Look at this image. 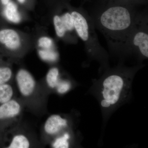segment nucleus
Here are the masks:
<instances>
[{"mask_svg": "<svg viewBox=\"0 0 148 148\" xmlns=\"http://www.w3.org/2000/svg\"><path fill=\"white\" fill-rule=\"evenodd\" d=\"M101 24L111 32L126 30L131 24L130 14L127 9L121 6L112 7L105 11L101 17Z\"/></svg>", "mask_w": 148, "mask_h": 148, "instance_id": "nucleus-1", "label": "nucleus"}, {"mask_svg": "<svg viewBox=\"0 0 148 148\" xmlns=\"http://www.w3.org/2000/svg\"><path fill=\"white\" fill-rule=\"evenodd\" d=\"M125 86L124 79L119 75H111L106 78L102 85V107L108 108L118 103L125 90Z\"/></svg>", "mask_w": 148, "mask_h": 148, "instance_id": "nucleus-2", "label": "nucleus"}, {"mask_svg": "<svg viewBox=\"0 0 148 148\" xmlns=\"http://www.w3.org/2000/svg\"><path fill=\"white\" fill-rule=\"evenodd\" d=\"M22 110L21 103L14 98L0 106V143L8 127L21 115Z\"/></svg>", "mask_w": 148, "mask_h": 148, "instance_id": "nucleus-3", "label": "nucleus"}, {"mask_svg": "<svg viewBox=\"0 0 148 148\" xmlns=\"http://www.w3.org/2000/svg\"><path fill=\"white\" fill-rule=\"evenodd\" d=\"M15 81L19 93L26 99L34 97L37 91V84L30 72L24 69H20L15 76Z\"/></svg>", "mask_w": 148, "mask_h": 148, "instance_id": "nucleus-4", "label": "nucleus"}, {"mask_svg": "<svg viewBox=\"0 0 148 148\" xmlns=\"http://www.w3.org/2000/svg\"><path fill=\"white\" fill-rule=\"evenodd\" d=\"M68 125L67 120L58 114L49 117L44 125V132L48 136H55Z\"/></svg>", "mask_w": 148, "mask_h": 148, "instance_id": "nucleus-5", "label": "nucleus"}, {"mask_svg": "<svg viewBox=\"0 0 148 148\" xmlns=\"http://www.w3.org/2000/svg\"><path fill=\"white\" fill-rule=\"evenodd\" d=\"M21 39L18 33L12 29L0 30V45L8 50H16L21 45Z\"/></svg>", "mask_w": 148, "mask_h": 148, "instance_id": "nucleus-6", "label": "nucleus"}, {"mask_svg": "<svg viewBox=\"0 0 148 148\" xmlns=\"http://www.w3.org/2000/svg\"><path fill=\"white\" fill-rule=\"evenodd\" d=\"M71 14L73 21L74 29L77 34L83 41L88 40V27L87 21L81 14L76 11L73 12Z\"/></svg>", "mask_w": 148, "mask_h": 148, "instance_id": "nucleus-7", "label": "nucleus"}, {"mask_svg": "<svg viewBox=\"0 0 148 148\" xmlns=\"http://www.w3.org/2000/svg\"><path fill=\"white\" fill-rule=\"evenodd\" d=\"M3 13L8 21L12 23H19L21 20V16L18 12L17 6L13 2L10 1L6 5L4 6Z\"/></svg>", "mask_w": 148, "mask_h": 148, "instance_id": "nucleus-8", "label": "nucleus"}, {"mask_svg": "<svg viewBox=\"0 0 148 148\" xmlns=\"http://www.w3.org/2000/svg\"><path fill=\"white\" fill-rule=\"evenodd\" d=\"M31 146L29 138L23 133H16L12 137L7 148H28Z\"/></svg>", "mask_w": 148, "mask_h": 148, "instance_id": "nucleus-9", "label": "nucleus"}, {"mask_svg": "<svg viewBox=\"0 0 148 148\" xmlns=\"http://www.w3.org/2000/svg\"><path fill=\"white\" fill-rule=\"evenodd\" d=\"M133 43L138 47L141 53L145 57H148V35L143 32H138L133 39Z\"/></svg>", "mask_w": 148, "mask_h": 148, "instance_id": "nucleus-10", "label": "nucleus"}, {"mask_svg": "<svg viewBox=\"0 0 148 148\" xmlns=\"http://www.w3.org/2000/svg\"><path fill=\"white\" fill-rule=\"evenodd\" d=\"M14 90L10 83L0 84V106L13 99Z\"/></svg>", "mask_w": 148, "mask_h": 148, "instance_id": "nucleus-11", "label": "nucleus"}, {"mask_svg": "<svg viewBox=\"0 0 148 148\" xmlns=\"http://www.w3.org/2000/svg\"><path fill=\"white\" fill-rule=\"evenodd\" d=\"M12 76V70L3 61L0 56V84L10 83Z\"/></svg>", "mask_w": 148, "mask_h": 148, "instance_id": "nucleus-12", "label": "nucleus"}, {"mask_svg": "<svg viewBox=\"0 0 148 148\" xmlns=\"http://www.w3.org/2000/svg\"><path fill=\"white\" fill-rule=\"evenodd\" d=\"M60 80L58 68L53 67L49 69L46 76V82L47 86L51 89H55Z\"/></svg>", "mask_w": 148, "mask_h": 148, "instance_id": "nucleus-13", "label": "nucleus"}, {"mask_svg": "<svg viewBox=\"0 0 148 148\" xmlns=\"http://www.w3.org/2000/svg\"><path fill=\"white\" fill-rule=\"evenodd\" d=\"M70 138L69 133H65L60 137H58L54 140L52 143V147L54 148H69V140Z\"/></svg>", "mask_w": 148, "mask_h": 148, "instance_id": "nucleus-14", "label": "nucleus"}, {"mask_svg": "<svg viewBox=\"0 0 148 148\" xmlns=\"http://www.w3.org/2000/svg\"><path fill=\"white\" fill-rule=\"evenodd\" d=\"M53 22L56 35L59 38L64 37L67 31L60 16L55 15L53 17Z\"/></svg>", "mask_w": 148, "mask_h": 148, "instance_id": "nucleus-15", "label": "nucleus"}, {"mask_svg": "<svg viewBox=\"0 0 148 148\" xmlns=\"http://www.w3.org/2000/svg\"><path fill=\"white\" fill-rule=\"evenodd\" d=\"M38 53L41 58L46 61H55L58 57L57 53L50 49L40 50Z\"/></svg>", "mask_w": 148, "mask_h": 148, "instance_id": "nucleus-16", "label": "nucleus"}, {"mask_svg": "<svg viewBox=\"0 0 148 148\" xmlns=\"http://www.w3.org/2000/svg\"><path fill=\"white\" fill-rule=\"evenodd\" d=\"M67 31H72L74 29L73 21L71 14L67 12L60 16Z\"/></svg>", "mask_w": 148, "mask_h": 148, "instance_id": "nucleus-17", "label": "nucleus"}, {"mask_svg": "<svg viewBox=\"0 0 148 148\" xmlns=\"http://www.w3.org/2000/svg\"><path fill=\"white\" fill-rule=\"evenodd\" d=\"M71 85L70 82L60 80L55 89L59 94H65L71 89Z\"/></svg>", "mask_w": 148, "mask_h": 148, "instance_id": "nucleus-18", "label": "nucleus"}, {"mask_svg": "<svg viewBox=\"0 0 148 148\" xmlns=\"http://www.w3.org/2000/svg\"><path fill=\"white\" fill-rule=\"evenodd\" d=\"M38 45L44 49H49L53 45V41L49 37H42L38 40Z\"/></svg>", "mask_w": 148, "mask_h": 148, "instance_id": "nucleus-19", "label": "nucleus"}, {"mask_svg": "<svg viewBox=\"0 0 148 148\" xmlns=\"http://www.w3.org/2000/svg\"><path fill=\"white\" fill-rule=\"evenodd\" d=\"M10 1V0H0L1 4L3 6L6 5Z\"/></svg>", "mask_w": 148, "mask_h": 148, "instance_id": "nucleus-20", "label": "nucleus"}, {"mask_svg": "<svg viewBox=\"0 0 148 148\" xmlns=\"http://www.w3.org/2000/svg\"><path fill=\"white\" fill-rule=\"evenodd\" d=\"M17 1L19 2L20 3H24V2H25V1L26 0H17Z\"/></svg>", "mask_w": 148, "mask_h": 148, "instance_id": "nucleus-21", "label": "nucleus"}]
</instances>
